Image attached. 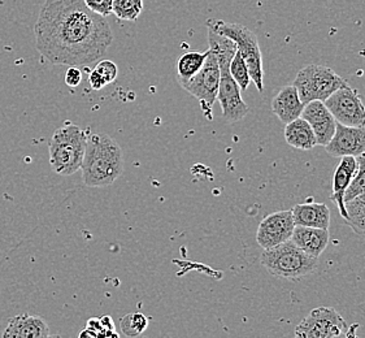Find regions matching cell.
Masks as SVG:
<instances>
[{
	"instance_id": "6da1fadb",
	"label": "cell",
	"mask_w": 365,
	"mask_h": 338,
	"mask_svg": "<svg viewBox=\"0 0 365 338\" xmlns=\"http://www.w3.org/2000/svg\"><path fill=\"white\" fill-rule=\"evenodd\" d=\"M36 46L55 66H88L107 53L113 41L106 17L83 0H46L34 26Z\"/></svg>"
},
{
	"instance_id": "7a4b0ae2",
	"label": "cell",
	"mask_w": 365,
	"mask_h": 338,
	"mask_svg": "<svg viewBox=\"0 0 365 338\" xmlns=\"http://www.w3.org/2000/svg\"><path fill=\"white\" fill-rule=\"evenodd\" d=\"M81 169L86 186H110L124 172L121 146L108 134H90Z\"/></svg>"
},
{
	"instance_id": "3957f363",
	"label": "cell",
	"mask_w": 365,
	"mask_h": 338,
	"mask_svg": "<svg viewBox=\"0 0 365 338\" xmlns=\"http://www.w3.org/2000/svg\"><path fill=\"white\" fill-rule=\"evenodd\" d=\"M88 132L66 123L52 134L50 140V164L60 176H72L80 170L88 145Z\"/></svg>"
},
{
	"instance_id": "277c9868",
	"label": "cell",
	"mask_w": 365,
	"mask_h": 338,
	"mask_svg": "<svg viewBox=\"0 0 365 338\" xmlns=\"http://www.w3.org/2000/svg\"><path fill=\"white\" fill-rule=\"evenodd\" d=\"M259 260L270 275L286 280L306 277L319 267V257L300 250L292 241L264 250Z\"/></svg>"
},
{
	"instance_id": "5b68a950",
	"label": "cell",
	"mask_w": 365,
	"mask_h": 338,
	"mask_svg": "<svg viewBox=\"0 0 365 338\" xmlns=\"http://www.w3.org/2000/svg\"><path fill=\"white\" fill-rule=\"evenodd\" d=\"M207 25L227 36L237 44V51L241 53L242 59L247 64L250 77L255 83L257 91H264L263 55L255 33L241 24L225 22L222 20H208Z\"/></svg>"
},
{
	"instance_id": "8992f818",
	"label": "cell",
	"mask_w": 365,
	"mask_h": 338,
	"mask_svg": "<svg viewBox=\"0 0 365 338\" xmlns=\"http://www.w3.org/2000/svg\"><path fill=\"white\" fill-rule=\"evenodd\" d=\"M292 85L306 106L314 101L325 102L338 88H344L349 83L329 66L309 64L300 69Z\"/></svg>"
},
{
	"instance_id": "52a82bcc",
	"label": "cell",
	"mask_w": 365,
	"mask_h": 338,
	"mask_svg": "<svg viewBox=\"0 0 365 338\" xmlns=\"http://www.w3.org/2000/svg\"><path fill=\"white\" fill-rule=\"evenodd\" d=\"M220 66L216 56L208 48L205 66L182 88L197 99L205 118H213V104L217 101L220 86Z\"/></svg>"
},
{
	"instance_id": "ba28073f",
	"label": "cell",
	"mask_w": 365,
	"mask_h": 338,
	"mask_svg": "<svg viewBox=\"0 0 365 338\" xmlns=\"http://www.w3.org/2000/svg\"><path fill=\"white\" fill-rule=\"evenodd\" d=\"M347 331V324L333 307H317L295 328L294 338H333Z\"/></svg>"
},
{
	"instance_id": "9c48e42d",
	"label": "cell",
	"mask_w": 365,
	"mask_h": 338,
	"mask_svg": "<svg viewBox=\"0 0 365 338\" xmlns=\"http://www.w3.org/2000/svg\"><path fill=\"white\" fill-rule=\"evenodd\" d=\"M338 124L365 128V106L350 85L338 88L324 102Z\"/></svg>"
},
{
	"instance_id": "30bf717a",
	"label": "cell",
	"mask_w": 365,
	"mask_h": 338,
	"mask_svg": "<svg viewBox=\"0 0 365 338\" xmlns=\"http://www.w3.org/2000/svg\"><path fill=\"white\" fill-rule=\"evenodd\" d=\"M220 66V86L217 102L222 110V118L227 124H235L249 115L250 107L242 98L238 83L229 72V66Z\"/></svg>"
},
{
	"instance_id": "8fae6325",
	"label": "cell",
	"mask_w": 365,
	"mask_h": 338,
	"mask_svg": "<svg viewBox=\"0 0 365 338\" xmlns=\"http://www.w3.org/2000/svg\"><path fill=\"white\" fill-rule=\"evenodd\" d=\"M294 228L295 222L290 210L270 213L259 224L256 242L263 250L276 247L281 243L290 241Z\"/></svg>"
},
{
	"instance_id": "7c38bea8",
	"label": "cell",
	"mask_w": 365,
	"mask_h": 338,
	"mask_svg": "<svg viewBox=\"0 0 365 338\" xmlns=\"http://www.w3.org/2000/svg\"><path fill=\"white\" fill-rule=\"evenodd\" d=\"M325 150L336 158H358L365 151V128L346 126L336 123V133Z\"/></svg>"
},
{
	"instance_id": "4fadbf2b",
	"label": "cell",
	"mask_w": 365,
	"mask_h": 338,
	"mask_svg": "<svg viewBox=\"0 0 365 338\" xmlns=\"http://www.w3.org/2000/svg\"><path fill=\"white\" fill-rule=\"evenodd\" d=\"M312 128L319 146H327L336 133V121L324 102L314 101L304 106L302 116Z\"/></svg>"
},
{
	"instance_id": "5bb4252c",
	"label": "cell",
	"mask_w": 365,
	"mask_h": 338,
	"mask_svg": "<svg viewBox=\"0 0 365 338\" xmlns=\"http://www.w3.org/2000/svg\"><path fill=\"white\" fill-rule=\"evenodd\" d=\"M50 327L41 317L21 314L8 320L1 338H48Z\"/></svg>"
},
{
	"instance_id": "9a60e30c",
	"label": "cell",
	"mask_w": 365,
	"mask_h": 338,
	"mask_svg": "<svg viewBox=\"0 0 365 338\" xmlns=\"http://www.w3.org/2000/svg\"><path fill=\"white\" fill-rule=\"evenodd\" d=\"M358 172V160L354 156H344L341 158V162L336 167V172L333 175V193L331 200H334L339 210L342 219H347L346 203H344V194L350 188L354 177Z\"/></svg>"
},
{
	"instance_id": "2e32d148",
	"label": "cell",
	"mask_w": 365,
	"mask_h": 338,
	"mask_svg": "<svg viewBox=\"0 0 365 338\" xmlns=\"http://www.w3.org/2000/svg\"><path fill=\"white\" fill-rule=\"evenodd\" d=\"M272 112L284 124H289L302 116L304 104L300 101L298 90L294 85L284 86L270 103Z\"/></svg>"
},
{
	"instance_id": "e0dca14e",
	"label": "cell",
	"mask_w": 365,
	"mask_h": 338,
	"mask_svg": "<svg viewBox=\"0 0 365 338\" xmlns=\"http://www.w3.org/2000/svg\"><path fill=\"white\" fill-rule=\"evenodd\" d=\"M294 245H297L300 250L307 252L309 255L319 257L328 247L330 235L328 229L309 228L295 225L290 238Z\"/></svg>"
},
{
	"instance_id": "ac0fdd59",
	"label": "cell",
	"mask_w": 365,
	"mask_h": 338,
	"mask_svg": "<svg viewBox=\"0 0 365 338\" xmlns=\"http://www.w3.org/2000/svg\"><path fill=\"white\" fill-rule=\"evenodd\" d=\"M295 225L309 228L329 229L330 227V210L324 203L308 202L297 205L292 210Z\"/></svg>"
},
{
	"instance_id": "d6986e66",
	"label": "cell",
	"mask_w": 365,
	"mask_h": 338,
	"mask_svg": "<svg viewBox=\"0 0 365 338\" xmlns=\"http://www.w3.org/2000/svg\"><path fill=\"white\" fill-rule=\"evenodd\" d=\"M284 134H285L287 145L297 150L309 151L314 146H317L314 130L303 118H297L292 123L286 124Z\"/></svg>"
},
{
	"instance_id": "ffe728a7",
	"label": "cell",
	"mask_w": 365,
	"mask_h": 338,
	"mask_svg": "<svg viewBox=\"0 0 365 338\" xmlns=\"http://www.w3.org/2000/svg\"><path fill=\"white\" fill-rule=\"evenodd\" d=\"M208 56V50L205 52L187 51L177 60V78L180 85L183 86L203 68L205 59Z\"/></svg>"
},
{
	"instance_id": "44dd1931",
	"label": "cell",
	"mask_w": 365,
	"mask_h": 338,
	"mask_svg": "<svg viewBox=\"0 0 365 338\" xmlns=\"http://www.w3.org/2000/svg\"><path fill=\"white\" fill-rule=\"evenodd\" d=\"M207 28H208L210 50L216 56L219 66H230V61L237 52V44L234 43V41L230 38L221 34L210 25H207Z\"/></svg>"
},
{
	"instance_id": "7402d4cb",
	"label": "cell",
	"mask_w": 365,
	"mask_h": 338,
	"mask_svg": "<svg viewBox=\"0 0 365 338\" xmlns=\"http://www.w3.org/2000/svg\"><path fill=\"white\" fill-rule=\"evenodd\" d=\"M118 68L112 60H101L88 74V83L93 90H102L115 81Z\"/></svg>"
},
{
	"instance_id": "603a6c76",
	"label": "cell",
	"mask_w": 365,
	"mask_h": 338,
	"mask_svg": "<svg viewBox=\"0 0 365 338\" xmlns=\"http://www.w3.org/2000/svg\"><path fill=\"white\" fill-rule=\"evenodd\" d=\"M347 219L344 222L350 227L355 233L365 235V200L355 198L346 202Z\"/></svg>"
},
{
	"instance_id": "cb8c5ba5",
	"label": "cell",
	"mask_w": 365,
	"mask_h": 338,
	"mask_svg": "<svg viewBox=\"0 0 365 338\" xmlns=\"http://www.w3.org/2000/svg\"><path fill=\"white\" fill-rule=\"evenodd\" d=\"M143 12V0H113L112 14L123 21H137Z\"/></svg>"
},
{
	"instance_id": "d4e9b609",
	"label": "cell",
	"mask_w": 365,
	"mask_h": 338,
	"mask_svg": "<svg viewBox=\"0 0 365 338\" xmlns=\"http://www.w3.org/2000/svg\"><path fill=\"white\" fill-rule=\"evenodd\" d=\"M121 331L128 337H138L146 331L148 319L140 312H130L121 319Z\"/></svg>"
},
{
	"instance_id": "484cf974",
	"label": "cell",
	"mask_w": 365,
	"mask_h": 338,
	"mask_svg": "<svg viewBox=\"0 0 365 338\" xmlns=\"http://www.w3.org/2000/svg\"><path fill=\"white\" fill-rule=\"evenodd\" d=\"M229 72L233 77L234 81L238 83L241 91H246L249 88L250 83H252L247 64L245 63V60L242 59L241 53L238 51L235 52L233 59L230 61Z\"/></svg>"
},
{
	"instance_id": "4316f807",
	"label": "cell",
	"mask_w": 365,
	"mask_h": 338,
	"mask_svg": "<svg viewBox=\"0 0 365 338\" xmlns=\"http://www.w3.org/2000/svg\"><path fill=\"white\" fill-rule=\"evenodd\" d=\"M356 160H358V172L354 177L350 188L344 194V203L358 198L359 195H361L365 191V151L356 158Z\"/></svg>"
},
{
	"instance_id": "83f0119b",
	"label": "cell",
	"mask_w": 365,
	"mask_h": 338,
	"mask_svg": "<svg viewBox=\"0 0 365 338\" xmlns=\"http://www.w3.org/2000/svg\"><path fill=\"white\" fill-rule=\"evenodd\" d=\"M83 3L86 4L88 9L96 12V15L107 17L112 14L113 0H83Z\"/></svg>"
},
{
	"instance_id": "f1b7e54d",
	"label": "cell",
	"mask_w": 365,
	"mask_h": 338,
	"mask_svg": "<svg viewBox=\"0 0 365 338\" xmlns=\"http://www.w3.org/2000/svg\"><path fill=\"white\" fill-rule=\"evenodd\" d=\"M82 81V72L78 66H69L66 74V83L69 88L80 86Z\"/></svg>"
},
{
	"instance_id": "f546056e",
	"label": "cell",
	"mask_w": 365,
	"mask_h": 338,
	"mask_svg": "<svg viewBox=\"0 0 365 338\" xmlns=\"http://www.w3.org/2000/svg\"><path fill=\"white\" fill-rule=\"evenodd\" d=\"M333 338H349V334H347V331L342 332V333H339L338 336Z\"/></svg>"
},
{
	"instance_id": "4dcf8cb0",
	"label": "cell",
	"mask_w": 365,
	"mask_h": 338,
	"mask_svg": "<svg viewBox=\"0 0 365 338\" xmlns=\"http://www.w3.org/2000/svg\"><path fill=\"white\" fill-rule=\"evenodd\" d=\"M358 198L363 199V200H365V191L361 194V195H359Z\"/></svg>"
},
{
	"instance_id": "1f68e13d",
	"label": "cell",
	"mask_w": 365,
	"mask_h": 338,
	"mask_svg": "<svg viewBox=\"0 0 365 338\" xmlns=\"http://www.w3.org/2000/svg\"><path fill=\"white\" fill-rule=\"evenodd\" d=\"M48 338H63L61 336H58V334H53V336H50Z\"/></svg>"
}]
</instances>
